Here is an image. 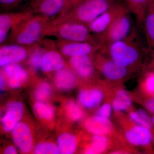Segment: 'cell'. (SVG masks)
Wrapping results in <instances>:
<instances>
[{"label":"cell","mask_w":154,"mask_h":154,"mask_svg":"<svg viewBox=\"0 0 154 154\" xmlns=\"http://www.w3.org/2000/svg\"><path fill=\"white\" fill-rule=\"evenodd\" d=\"M81 22L69 23L63 25L59 31L60 35L71 42H89L91 39L89 27Z\"/></svg>","instance_id":"6"},{"label":"cell","mask_w":154,"mask_h":154,"mask_svg":"<svg viewBox=\"0 0 154 154\" xmlns=\"http://www.w3.org/2000/svg\"><path fill=\"white\" fill-rule=\"evenodd\" d=\"M130 119L137 125H140L150 129L152 127V122L146 111L139 110L132 111L129 114Z\"/></svg>","instance_id":"26"},{"label":"cell","mask_w":154,"mask_h":154,"mask_svg":"<svg viewBox=\"0 0 154 154\" xmlns=\"http://www.w3.org/2000/svg\"><path fill=\"white\" fill-rule=\"evenodd\" d=\"M43 55V51L39 48L35 50L32 53L29 58V64L33 68L38 69L41 68Z\"/></svg>","instance_id":"31"},{"label":"cell","mask_w":154,"mask_h":154,"mask_svg":"<svg viewBox=\"0 0 154 154\" xmlns=\"http://www.w3.org/2000/svg\"><path fill=\"white\" fill-rule=\"evenodd\" d=\"M125 4L118 1L101 16L88 25L91 32L97 35L102 34L122 13L127 9Z\"/></svg>","instance_id":"5"},{"label":"cell","mask_w":154,"mask_h":154,"mask_svg":"<svg viewBox=\"0 0 154 154\" xmlns=\"http://www.w3.org/2000/svg\"><path fill=\"white\" fill-rule=\"evenodd\" d=\"M65 110L68 117L73 121H79L84 116L83 110L74 101H69L67 103Z\"/></svg>","instance_id":"27"},{"label":"cell","mask_w":154,"mask_h":154,"mask_svg":"<svg viewBox=\"0 0 154 154\" xmlns=\"http://www.w3.org/2000/svg\"><path fill=\"white\" fill-rule=\"evenodd\" d=\"M117 0H88L78 5L75 16L78 22L89 25L110 8Z\"/></svg>","instance_id":"3"},{"label":"cell","mask_w":154,"mask_h":154,"mask_svg":"<svg viewBox=\"0 0 154 154\" xmlns=\"http://www.w3.org/2000/svg\"><path fill=\"white\" fill-rule=\"evenodd\" d=\"M125 138L130 143L137 146H146L151 141L152 134L149 128L136 125L125 133Z\"/></svg>","instance_id":"11"},{"label":"cell","mask_w":154,"mask_h":154,"mask_svg":"<svg viewBox=\"0 0 154 154\" xmlns=\"http://www.w3.org/2000/svg\"><path fill=\"white\" fill-rule=\"evenodd\" d=\"M144 87L147 94L154 95V73H150L146 76Z\"/></svg>","instance_id":"32"},{"label":"cell","mask_w":154,"mask_h":154,"mask_svg":"<svg viewBox=\"0 0 154 154\" xmlns=\"http://www.w3.org/2000/svg\"><path fill=\"white\" fill-rule=\"evenodd\" d=\"M18 0H0L1 4L5 5H10L16 3Z\"/></svg>","instance_id":"37"},{"label":"cell","mask_w":154,"mask_h":154,"mask_svg":"<svg viewBox=\"0 0 154 154\" xmlns=\"http://www.w3.org/2000/svg\"><path fill=\"white\" fill-rule=\"evenodd\" d=\"M112 107L109 103H105L100 107L96 113V116L109 119L112 113Z\"/></svg>","instance_id":"33"},{"label":"cell","mask_w":154,"mask_h":154,"mask_svg":"<svg viewBox=\"0 0 154 154\" xmlns=\"http://www.w3.org/2000/svg\"><path fill=\"white\" fill-rule=\"evenodd\" d=\"M41 25L39 22L33 21L29 22L17 37L19 44L28 45L36 42L41 33Z\"/></svg>","instance_id":"15"},{"label":"cell","mask_w":154,"mask_h":154,"mask_svg":"<svg viewBox=\"0 0 154 154\" xmlns=\"http://www.w3.org/2000/svg\"><path fill=\"white\" fill-rule=\"evenodd\" d=\"M23 110V105L21 102H11L7 105L5 113L2 119L5 131L10 132L13 130L22 118Z\"/></svg>","instance_id":"8"},{"label":"cell","mask_w":154,"mask_h":154,"mask_svg":"<svg viewBox=\"0 0 154 154\" xmlns=\"http://www.w3.org/2000/svg\"><path fill=\"white\" fill-rule=\"evenodd\" d=\"M78 140L74 135L64 133L60 136L57 139V146L60 154H71L75 151Z\"/></svg>","instance_id":"20"},{"label":"cell","mask_w":154,"mask_h":154,"mask_svg":"<svg viewBox=\"0 0 154 154\" xmlns=\"http://www.w3.org/2000/svg\"><path fill=\"white\" fill-rule=\"evenodd\" d=\"M51 88L47 83H41L36 88L34 96L36 100L43 102L48 99L51 94Z\"/></svg>","instance_id":"30"},{"label":"cell","mask_w":154,"mask_h":154,"mask_svg":"<svg viewBox=\"0 0 154 154\" xmlns=\"http://www.w3.org/2000/svg\"><path fill=\"white\" fill-rule=\"evenodd\" d=\"M100 47L88 42H71L64 45L62 48V52L65 55L70 57L90 55Z\"/></svg>","instance_id":"10"},{"label":"cell","mask_w":154,"mask_h":154,"mask_svg":"<svg viewBox=\"0 0 154 154\" xmlns=\"http://www.w3.org/2000/svg\"><path fill=\"white\" fill-rule=\"evenodd\" d=\"M108 138L104 135H94L90 145L85 150V153H102L106 150L108 146Z\"/></svg>","instance_id":"22"},{"label":"cell","mask_w":154,"mask_h":154,"mask_svg":"<svg viewBox=\"0 0 154 154\" xmlns=\"http://www.w3.org/2000/svg\"><path fill=\"white\" fill-rule=\"evenodd\" d=\"M132 105V101L129 94L124 90L117 92L113 102V109L117 112H122L129 108Z\"/></svg>","instance_id":"23"},{"label":"cell","mask_w":154,"mask_h":154,"mask_svg":"<svg viewBox=\"0 0 154 154\" xmlns=\"http://www.w3.org/2000/svg\"><path fill=\"white\" fill-rule=\"evenodd\" d=\"M34 153L36 154H60L57 145L50 142L42 143L35 147Z\"/></svg>","instance_id":"28"},{"label":"cell","mask_w":154,"mask_h":154,"mask_svg":"<svg viewBox=\"0 0 154 154\" xmlns=\"http://www.w3.org/2000/svg\"><path fill=\"white\" fill-rule=\"evenodd\" d=\"M127 8L131 14L135 16L137 22L140 25L149 0H123Z\"/></svg>","instance_id":"21"},{"label":"cell","mask_w":154,"mask_h":154,"mask_svg":"<svg viewBox=\"0 0 154 154\" xmlns=\"http://www.w3.org/2000/svg\"><path fill=\"white\" fill-rule=\"evenodd\" d=\"M131 14L128 9H126L116 19L104 33L97 36L101 47L125 39L136 33Z\"/></svg>","instance_id":"2"},{"label":"cell","mask_w":154,"mask_h":154,"mask_svg":"<svg viewBox=\"0 0 154 154\" xmlns=\"http://www.w3.org/2000/svg\"><path fill=\"white\" fill-rule=\"evenodd\" d=\"M136 33L128 38L103 45L100 52L128 68L137 66L140 62L143 48Z\"/></svg>","instance_id":"1"},{"label":"cell","mask_w":154,"mask_h":154,"mask_svg":"<svg viewBox=\"0 0 154 154\" xmlns=\"http://www.w3.org/2000/svg\"><path fill=\"white\" fill-rule=\"evenodd\" d=\"M103 99L102 91L97 89H87L81 91L78 96L81 105L87 108L96 107L102 102Z\"/></svg>","instance_id":"16"},{"label":"cell","mask_w":154,"mask_h":154,"mask_svg":"<svg viewBox=\"0 0 154 154\" xmlns=\"http://www.w3.org/2000/svg\"><path fill=\"white\" fill-rule=\"evenodd\" d=\"M152 123L154 124V116L153 117L152 119Z\"/></svg>","instance_id":"39"},{"label":"cell","mask_w":154,"mask_h":154,"mask_svg":"<svg viewBox=\"0 0 154 154\" xmlns=\"http://www.w3.org/2000/svg\"><path fill=\"white\" fill-rule=\"evenodd\" d=\"M97 64L100 72L110 81H119L125 78L129 69L100 52L97 56Z\"/></svg>","instance_id":"4"},{"label":"cell","mask_w":154,"mask_h":154,"mask_svg":"<svg viewBox=\"0 0 154 154\" xmlns=\"http://www.w3.org/2000/svg\"><path fill=\"white\" fill-rule=\"evenodd\" d=\"M145 105L148 110L152 113H154V96L147 101Z\"/></svg>","instance_id":"34"},{"label":"cell","mask_w":154,"mask_h":154,"mask_svg":"<svg viewBox=\"0 0 154 154\" xmlns=\"http://www.w3.org/2000/svg\"><path fill=\"white\" fill-rule=\"evenodd\" d=\"M142 23L150 46L154 48V0H149Z\"/></svg>","instance_id":"18"},{"label":"cell","mask_w":154,"mask_h":154,"mask_svg":"<svg viewBox=\"0 0 154 154\" xmlns=\"http://www.w3.org/2000/svg\"><path fill=\"white\" fill-rule=\"evenodd\" d=\"M33 111L37 117L43 120H51L54 116L53 107L43 102H36L33 105Z\"/></svg>","instance_id":"25"},{"label":"cell","mask_w":154,"mask_h":154,"mask_svg":"<svg viewBox=\"0 0 154 154\" xmlns=\"http://www.w3.org/2000/svg\"><path fill=\"white\" fill-rule=\"evenodd\" d=\"M64 64V60L60 54L52 51L44 54L41 69L45 72L57 71L63 69Z\"/></svg>","instance_id":"19"},{"label":"cell","mask_w":154,"mask_h":154,"mask_svg":"<svg viewBox=\"0 0 154 154\" xmlns=\"http://www.w3.org/2000/svg\"><path fill=\"white\" fill-rule=\"evenodd\" d=\"M12 25V19L8 15H1L0 17V43L5 40L8 32Z\"/></svg>","instance_id":"29"},{"label":"cell","mask_w":154,"mask_h":154,"mask_svg":"<svg viewBox=\"0 0 154 154\" xmlns=\"http://www.w3.org/2000/svg\"><path fill=\"white\" fill-rule=\"evenodd\" d=\"M54 82L59 89L62 91H69L76 85L77 78L76 75L69 70L62 69L56 73Z\"/></svg>","instance_id":"17"},{"label":"cell","mask_w":154,"mask_h":154,"mask_svg":"<svg viewBox=\"0 0 154 154\" xmlns=\"http://www.w3.org/2000/svg\"><path fill=\"white\" fill-rule=\"evenodd\" d=\"M27 56L25 48L17 45L3 46L0 49V66H5L24 60Z\"/></svg>","instance_id":"9"},{"label":"cell","mask_w":154,"mask_h":154,"mask_svg":"<svg viewBox=\"0 0 154 154\" xmlns=\"http://www.w3.org/2000/svg\"><path fill=\"white\" fill-rule=\"evenodd\" d=\"M65 0H42L39 6L40 12L46 16L51 17L61 10Z\"/></svg>","instance_id":"24"},{"label":"cell","mask_w":154,"mask_h":154,"mask_svg":"<svg viewBox=\"0 0 154 154\" xmlns=\"http://www.w3.org/2000/svg\"><path fill=\"white\" fill-rule=\"evenodd\" d=\"M70 63L77 74L82 78L88 79L94 74V65L90 55L71 57Z\"/></svg>","instance_id":"12"},{"label":"cell","mask_w":154,"mask_h":154,"mask_svg":"<svg viewBox=\"0 0 154 154\" xmlns=\"http://www.w3.org/2000/svg\"><path fill=\"white\" fill-rule=\"evenodd\" d=\"M5 73L8 79V84L13 89L19 88L27 79V72L21 66L14 63L5 66Z\"/></svg>","instance_id":"14"},{"label":"cell","mask_w":154,"mask_h":154,"mask_svg":"<svg viewBox=\"0 0 154 154\" xmlns=\"http://www.w3.org/2000/svg\"><path fill=\"white\" fill-rule=\"evenodd\" d=\"M85 128L94 135H106L112 131L113 126L109 119L95 116L85 122Z\"/></svg>","instance_id":"13"},{"label":"cell","mask_w":154,"mask_h":154,"mask_svg":"<svg viewBox=\"0 0 154 154\" xmlns=\"http://www.w3.org/2000/svg\"><path fill=\"white\" fill-rule=\"evenodd\" d=\"M4 154H17V150L14 146H10L7 147L4 152Z\"/></svg>","instance_id":"35"},{"label":"cell","mask_w":154,"mask_h":154,"mask_svg":"<svg viewBox=\"0 0 154 154\" xmlns=\"http://www.w3.org/2000/svg\"><path fill=\"white\" fill-rule=\"evenodd\" d=\"M0 85H1V90H2L5 88V79L4 76L1 73V79H0Z\"/></svg>","instance_id":"36"},{"label":"cell","mask_w":154,"mask_h":154,"mask_svg":"<svg viewBox=\"0 0 154 154\" xmlns=\"http://www.w3.org/2000/svg\"><path fill=\"white\" fill-rule=\"evenodd\" d=\"M77 4V5L81 4V3L84 2L86 1H88V0H73Z\"/></svg>","instance_id":"38"},{"label":"cell","mask_w":154,"mask_h":154,"mask_svg":"<svg viewBox=\"0 0 154 154\" xmlns=\"http://www.w3.org/2000/svg\"><path fill=\"white\" fill-rule=\"evenodd\" d=\"M13 141L20 151L30 152L33 146V138L29 127L24 122H19L12 131Z\"/></svg>","instance_id":"7"}]
</instances>
